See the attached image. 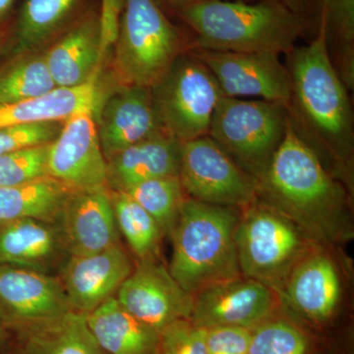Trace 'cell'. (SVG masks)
I'll return each mask as SVG.
<instances>
[{
	"mask_svg": "<svg viewBox=\"0 0 354 354\" xmlns=\"http://www.w3.org/2000/svg\"><path fill=\"white\" fill-rule=\"evenodd\" d=\"M0 50H1V44H0Z\"/></svg>",
	"mask_w": 354,
	"mask_h": 354,
	"instance_id": "cell-42",
	"label": "cell"
},
{
	"mask_svg": "<svg viewBox=\"0 0 354 354\" xmlns=\"http://www.w3.org/2000/svg\"><path fill=\"white\" fill-rule=\"evenodd\" d=\"M153 220L164 235L171 237L179 212L187 198L179 176L158 177L133 185L125 191Z\"/></svg>",
	"mask_w": 354,
	"mask_h": 354,
	"instance_id": "cell-29",
	"label": "cell"
},
{
	"mask_svg": "<svg viewBox=\"0 0 354 354\" xmlns=\"http://www.w3.org/2000/svg\"><path fill=\"white\" fill-rule=\"evenodd\" d=\"M97 136L106 160L165 131L148 88L120 86L102 104Z\"/></svg>",
	"mask_w": 354,
	"mask_h": 354,
	"instance_id": "cell-16",
	"label": "cell"
},
{
	"mask_svg": "<svg viewBox=\"0 0 354 354\" xmlns=\"http://www.w3.org/2000/svg\"><path fill=\"white\" fill-rule=\"evenodd\" d=\"M84 0H25L16 21L18 53H32L64 34L77 20Z\"/></svg>",
	"mask_w": 354,
	"mask_h": 354,
	"instance_id": "cell-26",
	"label": "cell"
},
{
	"mask_svg": "<svg viewBox=\"0 0 354 354\" xmlns=\"http://www.w3.org/2000/svg\"><path fill=\"white\" fill-rule=\"evenodd\" d=\"M135 265L121 243L82 256H70L60 269L70 309L87 314L115 297Z\"/></svg>",
	"mask_w": 354,
	"mask_h": 354,
	"instance_id": "cell-14",
	"label": "cell"
},
{
	"mask_svg": "<svg viewBox=\"0 0 354 354\" xmlns=\"http://www.w3.org/2000/svg\"><path fill=\"white\" fill-rule=\"evenodd\" d=\"M114 44V71L120 86L148 88L192 48L157 0H124Z\"/></svg>",
	"mask_w": 354,
	"mask_h": 354,
	"instance_id": "cell-5",
	"label": "cell"
},
{
	"mask_svg": "<svg viewBox=\"0 0 354 354\" xmlns=\"http://www.w3.org/2000/svg\"><path fill=\"white\" fill-rule=\"evenodd\" d=\"M64 256L69 257L55 223L23 218L0 225V265L50 274L62 269Z\"/></svg>",
	"mask_w": 354,
	"mask_h": 354,
	"instance_id": "cell-21",
	"label": "cell"
},
{
	"mask_svg": "<svg viewBox=\"0 0 354 354\" xmlns=\"http://www.w3.org/2000/svg\"><path fill=\"white\" fill-rule=\"evenodd\" d=\"M288 123L283 104L223 95L214 111L208 136L256 181L281 146Z\"/></svg>",
	"mask_w": 354,
	"mask_h": 354,
	"instance_id": "cell-7",
	"label": "cell"
},
{
	"mask_svg": "<svg viewBox=\"0 0 354 354\" xmlns=\"http://www.w3.org/2000/svg\"><path fill=\"white\" fill-rule=\"evenodd\" d=\"M57 225L69 257L99 252L120 243L108 186L72 190Z\"/></svg>",
	"mask_w": 354,
	"mask_h": 354,
	"instance_id": "cell-15",
	"label": "cell"
},
{
	"mask_svg": "<svg viewBox=\"0 0 354 354\" xmlns=\"http://www.w3.org/2000/svg\"><path fill=\"white\" fill-rule=\"evenodd\" d=\"M86 316L95 341L106 353H158L160 332L137 320L118 304L115 297Z\"/></svg>",
	"mask_w": 354,
	"mask_h": 354,
	"instance_id": "cell-24",
	"label": "cell"
},
{
	"mask_svg": "<svg viewBox=\"0 0 354 354\" xmlns=\"http://www.w3.org/2000/svg\"><path fill=\"white\" fill-rule=\"evenodd\" d=\"M277 299L276 291L270 286L241 274L193 295L190 320L204 329L235 326L253 330L271 319Z\"/></svg>",
	"mask_w": 354,
	"mask_h": 354,
	"instance_id": "cell-12",
	"label": "cell"
},
{
	"mask_svg": "<svg viewBox=\"0 0 354 354\" xmlns=\"http://www.w3.org/2000/svg\"><path fill=\"white\" fill-rule=\"evenodd\" d=\"M71 191L48 176L19 185L0 187V225L23 218L57 225Z\"/></svg>",
	"mask_w": 354,
	"mask_h": 354,
	"instance_id": "cell-25",
	"label": "cell"
},
{
	"mask_svg": "<svg viewBox=\"0 0 354 354\" xmlns=\"http://www.w3.org/2000/svg\"><path fill=\"white\" fill-rule=\"evenodd\" d=\"M150 90L160 124L180 143L208 135L223 97L215 77L190 50Z\"/></svg>",
	"mask_w": 354,
	"mask_h": 354,
	"instance_id": "cell-8",
	"label": "cell"
},
{
	"mask_svg": "<svg viewBox=\"0 0 354 354\" xmlns=\"http://www.w3.org/2000/svg\"><path fill=\"white\" fill-rule=\"evenodd\" d=\"M180 155L178 140L158 133L106 160V185L111 191H125L150 179L179 176Z\"/></svg>",
	"mask_w": 354,
	"mask_h": 354,
	"instance_id": "cell-22",
	"label": "cell"
},
{
	"mask_svg": "<svg viewBox=\"0 0 354 354\" xmlns=\"http://www.w3.org/2000/svg\"><path fill=\"white\" fill-rule=\"evenodd\" d=\"M15 0H0V20L3 19L4 17L10 11Z\"/></svg>",
	"mask_w": 354,
	"mask_h": 354,
	"instance_id": "cell-39",
	"label": "cell"
},
{
	"mask_svg": "<svg viewBox=\"0 0 354 354\" xmlns=\"http://www.w3.org/2000/svg\"><path fill=\"white\" fill-rule=\"evenodd\" d=\"M158 354H209L206 329L190 319L172 323L160 333Z\"/></svg>",
	"mask_w": 354,
	"mask_h": 354,
	"instance_id": "cell-34",
	"label": "cell"
},
{
	"mask_svg": "<svg viewBox=\"0 0 354 354\" xmlns=\"http://www.w3.org/2000/svg\"><path fill=\"white\" fill-rule=\"evenodd\" d=\"M194 32L192 48L288 55L311 25L274 2L192 0L176 9Z\"/></svg>",
	"mask_w": 354,
	"mask_h": 354,
	"instance_id": "cell-3",
	"label": "cell"
},
{
	"mask_svg": "<svg viewBox=\"0 0 354 354\" xmlns=\"http://www.w3.org/2000/svg\"><path fill=\"white\" fill-rule=\"evenodd\" d=\"M286 55L292 84L288 106L291 125L326 167L332 165L330 174L349 188L354 153L351 91L330 60L322 26L308 44L295 46Z\"/></svg>",
	"mask_w": 354,
	"mask_h": 354,
	"instance_id": "cell-2",
	"label": "cell"
},
{
	"mask_svg": "<svg viewBox=\"0 0 354 354\" xmlns=\"http://www.w3.org/2000/svg\"><path fill=\"white\" fill-rule=\"evenodd\" d=\"M10 348V332L7 327H0V354H8Z\"/></svg>",
	"mask_w": 354,
	"mask_h": 354,
	"instance_id": "cell-38",
	"label": "cell"
},
{
	"mask_svg": "<svg viewBox=\"0 0 354 354\" xmlns=\"http://www.w3.org/2000/svg\"><path fill=\"white\" fill-rule=\"evenodd\" d=\"M266 1L274 2L285 7L291 12L304 18L310 25L316 19L319 21L323 6V0H266Z\"/></svg>",
	"mask_w": 354,
	"mask_h": 354,
	"instance_id": "cell-36",
	"label": "cell"
},
{
	"mask_svg": "<svg viewBox=\"0 0 354 354\" xmlns=\"http://www.w3.org/2000/svg\"><path fill=\"white\" fill-rule=\"evenodd\" d=\"M64 122H36L0 127V156L44 144L53 143Z\"/></svg>",
	"mask_w": 354,
	"mask_h": 354,
	"instance_id": "cell-33",
	"label": "cell"
},
{
	"mask_svg": "<svg viewBox=\"0 0 354 354\" xmlns=\"http://www.w3.org/2000/svg\"><path fill=\"white\" fill-rule=\"evenodd\" d=\"M165 3L169 4L174 9L178 8V7L184 6V4L188 3V2L192 1V0H162ZM247 1V0H246Z\"/></svg>",
	"mask_w": 354,
	"mask_h": 354,
	"instance_id": "cell-40",
	"label": "cell"
},
{
	"mask_svg": "<svg viewBox=\"0 0 354 354\" xmlns=\"http://www.w3.org/2000/svg\"><path fill=\"white\" fill-rule=\"evenodd\" d=\"M179 179L191 199L242 209L257 198L256 181L208 135L181 143Z\"/></svg>",
	"mask_w": 354,
	"mask_h": 354,
	"instance_id": "cell-9",
	"label": "cell"
},
{
	"mask_svg": "<svg viewBox=\"0 0 354 354\" xmlns=\"http://www.w3.org/2000/svg\"><path fill=\"white\" fill-rule=\"evenodd\" d=\"M50 144L0 156V187L19 185L48 176Z\"/></svg>",
	"mask_w": 354,
	"mask_h": 354,
	"instance_id": "cell-32",
	"label": "cell"
},
{
	"mask_svg": "<svg viewBox=\"0 0 354 354\" xmlns=\"http://www.w3.org/2000/svg\"><path fill=\"white\" fill-rule=\"evenodd\" d=\"M8 354H108L95 341L80 312L28 322L10 323Z\"/></svg>",
	"mask_w": 354,
	"mask_h": 354,
	"instance_id": "cell-19",
	"label": "cell"
},
{
	"mask_svg": "<svg viewBox=\"0 0 354 354\" xmlns=\"http://www.w3.org/2000/svg\"><path fill=\"white\" fill-rule=\"evenodd\" d=\"M239 213L232 207L184 200L171 235L169 271L190 295L241 276L234 241Z\"/></svg>",
	"mask_w": 354,
	"mask_h": 354,
	"instance_id": "cell-4",
	"label": "cell"
},
{
	"mask_svg": "<svg viewBox=\"0 0 354 354\" xmlns=\"http://www.w3.org/2000/svg\"><path fill=\"white\" fill-rule=\"evenodd\" d=\"M234 241L242 276L276 292L283 290L297 263L318 246L290 218L258 197L241 209Z\"/></svg>",
	"mask_w": 354,
	"mask_h": 354,
	"instance_id": "cell-6",
	"label": "cell"
},
{
	"mask_svg": "<svg viewBox=\"0 0 354 354\" xmlns=\"http://www.w3.org/2000/svg\"><path fill=\"white\" fill-rule=\"evenodd\" d=\"M8 318H7L6 310L0 304V327H6Z\"/></svg>",
	"mask_w": 354,
	"mask_h": 354,
	"instance_id": "cell-41",
	"label": "cell"
},
{
	"mask_svg": "<svg viewBox=\"0 0 354 354\" xmlns=\"http://www.w3.org/2000/svg\"><path fill=\"white\" fill-rule=\"evenodd\" d=\"M0 304L8 318L7 325L71 310L59 277L8 265H0Z\"/></svg>",
	"mask_w": 354,
	"mask_h": 354,
	"instance_id": "cell-18",
	"label": "cell"
},
{
	"mask_svg": "<svg viewBox=\"0 0 354 354\" xmlns=\"http://www.w3.org/2000/svg\"><path fill=\"white\" fill-rule=\"evenodd\" d=\"M111 195L118 230L137 262L160 260L164 234L157 221L127 193L111 191Z\"/></svg>",
	"mask_w": 354,
	"mask_h": 354,
	"instance_id": "cell-28",
	"label": "cell"
},
{
	"mask_svg": "<svg viewBox=\"0 0 354 354\" xmlns=\"http://www.w3.org/2000/svg\"><path fill=\"white\" fill-rule=\"evenodd\" d=\"M100 14L81 16L44 55L57 88H76L95 80L102 57Z\"/></svg>",
	"mask_w": 354,
	"mask_h": 354,
	"instance_id": "cell-20",
	"label": "cell"
},
{
	"mask_svg": "<svg viewBox=\"0 0 354 354\" xmlns=\"http://www.w3.org/2000/svg\"><path fill=\"white\" fill-rule=\"evenodd\" d=\"M257 197L295 223L318 246L353 236L351 196L288 118L285 137L259 178Z\"/></svg>",
	"mask_w": 354,
	"mask_h": 354,
	"instance_id": "cell-1",
	"label": "cell"
},
{
	"mask_svg": "<svg viewBox=\"0 0 354 354\" xmlns=\"http://www.w3.org/2000/svg\"><path fill=\"white\" fill-rule=\"evenodd\" d=\"M304 333L285 320H269L254 328L247 354H306Z\"/></svg>",
	"mask_w": 354,
	"mask_h": 354,
	"instance_id": "cell-31",
	"label": "cell"
},
{
	"mask_svg": "<svg viewBox=\"0 0 354 354\" xmlns=\"http://www.w3.org/2000/svg\"><path fill=\"white\" fill-rule=\"evenodd\" d=\"M252 330L235 326H216L206 329L209 354H247Z\"/></svg>",
	"mask_w": 354,
	"mask_h": 354,
	"instance_id": "cell-35",
	"label": "cell"
},
{
	"mask_svg": "<svg viewBox=\"0 0 354 354\" xmlns=\"http://www.w3.org/2000/svg\"><path fill=\"white\" fill-rule=\"evenodd\" d=\"M55 88L44 55H22L0 71V104L26 101Z\"/></svg>",
	"mask_w": 354,
	"mask_h": 354,
	"instance_id": "cell-30",
	"label": "cell"
},
{
	"mask_svg": "<svg viewBox=\"0 0 354 354\" xmlns=\"http://www.w3.org/2000/svg\"><path fill=\"white\" fill-rule=\"evenodd\" d=\"M108 165L102 153L93 113L77 114L65 121L62 132L50 143L48 176L71 190L106 185Z\"/></svg>",
	"mask_w": 354,
	"mask_h": 354,
	"instance_id": "cell-13",
	"label": "cell"
},
{
	"mask_svg": "<svg viewBox=\"0 0 354 354\" xmlns=\"http://www.w3.org/2000/svg\"><path fill=\"white\" fill-rule=\"evenodd\" d=\"M101 100L97 79L76 88H55L26 101L0 104V127L36 122H65L77 114L94 113Z\"/></svg>",
	"mask_w": 354,
	"mask_h": 354,
	"instance_id": "cell-23",
	"label": "cell"
},
{
	"mask_svg": "<svg viewBox=\"0 0 354 354\" xmlns=\"http://www.w3.org/2000/svg\"><path fill=\"white\" fill-rule=\"evenodd\" d=\"M115 298L137 320L160 333L192 314L193 295L160 260L138 261Z\"/></svg>",
	"mask_w": 354,
	"mask_h": 354,
	"instance_id": "cell-11",
	"label": "cell"
},
{
	"mask_svg": "<svg viewBox=\"0 0 354 354\" xmlns=\"http://www.w3.org/2000/svg\"><path fill=\"white\" fill-rule=\"evenodd\" d=\"M206 65L225 97H256L288 108L292 93L290 71L274 53H228L191 48Z\"/></svg>",
	"mask_w": 354,
	"mask_h": 354,
	"instance_id": "cell-10",
	"label": "cell"
},
{
	"mask_svg": "<svg viewBox=\"0 0 354 354\" xmlns=\"http://www.w3.org/2000/svg\"><path fill=\"white\" fill-rule=\"evenodd\" d=\"M335 70L349 91L354 87V0H323L319 24Z\"/></svg>",
	"mask_w": 354,
	"mask_h": 354,
	"instance_id": "cell-27",
	"label": "cell"
},
{
	"mask_svg": "<svg viewBox=\"0 0 354 354\" xmlns=\"http://www.w3.org/2000/svg\"><path fill=\"white\" fill-rule=\"evenodd\" d=\"M124 0H102L101 16L102 27L104 32H116L122 12Z\"/></svg>",
	"mask_w": 354,
	"mask_h": 354,
	"instance_id": "cell-37",
	"label": "cell"
},
{
	"mask_svg": "<svg viewBox=\"0 0 354 354\" xmlns=\"http://www.w3.org/2000/svg\"><path fill=\"white\" fill-rule=\"evenodd\" d=\"M281 292L288 304L310 322L329 320L342 295L334 261L321 246L314 247L293 268Z\"/></svg>",
	"mask_w": 354,
	"mask_h": 354,
	"instance_id": "cell-17",
	"label": "cell"
}]
</instances>
